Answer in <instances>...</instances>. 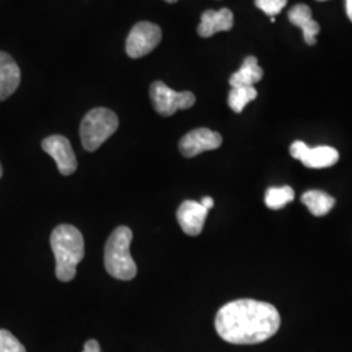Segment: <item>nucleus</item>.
<instances>
[{"label": "nucleus", "instance_id": "1a4fd4ad", "mask_svg": "<svg viewBox=\"0 0 352 352\" xmlns=\"http://www.w3.org/2000/svg\"><path fill=\"white\" fill-rule=\"evenodd\" d=\"M42 149L56 162L62 175H72L77 168V160L71 142L60 135H54L42 141Z\"/></svg>", "mask_w": 352, "mask_h": 352}, {"label": "nucleus", "instance_id": "a211bd4d", "mask_svg": "<svg viewBox=\"0 0 352 352\" xmlns=\"http://www.w3.org/2000/svg\"><path fill=\"white\" fill-rule=\"evenodd\" d=\"M0 352H26V350L11 331L0 329Z\"/></svg>", "mask_w": 352, "mask_h": 352}, {"label": "nucleus", "instance_id": "412c9836", "mask_svg": "<svg viewBox=\"0 0 352 352\" xmlns=\"http://www.w3.org/2000/svg\"><path fill=\"white\" fill-rule=\"evenodd\" d=\"M204 208H206L208 210H210L214 206V200L212 197H204L201 201H200Z\"/></svg>", "mask_w": 352, "mask_h": 352}, {"label": "nucleus", "instance_id": "f03ea898", "mask_svg": "<svg viewBox=\"0 0 352 352\" xmlns=\"http://www.w3.org/2000/svg\"><path fill=\"white\" fill-rule=\"evenodd\" d=\"M50 244L55 256V276L62 282H71L85 254L82 234L72 225H60L54 228Z\"/></svg>", "mask_w": 352, "mask_h": 352}, {"label": "nucleus", "instance_id": "f3484780", "mask_svg": "<svg viewBox=\"0 0 352 352\" xmlns=\"http://www.w3.org/2000/svg\"><path fill=\"white\" fill-rule=\"evenodd\" d=\"M257 98V90L254 87H239L232 88L228 94V106L232 111L240 113L244 107Z\"/></svg>", "mask_w": 352, "mask_h": 352}, {"label": "nucleus", "instance_id": "b1692460", "mask_svg": "<svg viewBox=\"0 0 352 352\" xmlns=\"http://www.w3.org/2000/svg\"><path fill=\"white\" fill-rule=\"evenodd\" d=\"M164 1H167V3H176L177 0H164Z\"/></svg>", "mask_w": 352, "mask_h": 352}, {"label": "nucleus", "instance_id": "2eb2a0df", "mask_svg": "<svg viewBox=\"0 0 352 352\" xmlns=\"http://www.w3.org/2000/svg\"><path fill=\"white\" fill-rule=\"evenodd\" d=\"M302 202L308 208V210L316 217H322L330 213L336 205V199L322 190H308L302 193Z\"/></svg>", "mask_w": 352, "mask_h": 352}, {"label": "nucleus", "instance_id": "9b49d317", "mask_svg": "<svg viewBox=\"0 0 352 352\" xmlns=\"http://www.w3.org/2000/svg\"><path fill=\"white\" fill-rule=\"evenodd\" d=\"M21 82V71L12 56L0 51V102L10 98Z\"/></svg>", "mask_w": 352, "mask_h": 352}, {"label": "nucleus", "instance_id": "f8f14e48", "mask_svg": "<svg viewBox=\"0 0 352 352\" xmlns=\"http://www.w3.org/2000/svg\"><path fill=\"white\" fill-rule=\"evenodd\" d=\"M232 26L234 14L228 8H222L219 11L208 10L202 13L201 23L197 28V32L201 37L209 38L219 32H228Z\"/></svg>", "mask_w": 352, "mask_h": 352}, {"label": "nucleus", "instance_id": "423d86ee", "mask_svg": "<svg viewBox=\"0 0 352 352\" xmlns=\"http://www.w3.org/2000/svg\"><path fill=\"white\" fill-rule=\"evenodd\" d=\"M162 41L161 28L149 21H141L132 28L126 42L128 56L139 59L154 50Z\"/></svg>", "mask_w": 352, "mask_h": 352}, {"label": "nucleus", "instance_id": "5701e85b", "mask_svg": "<svg viewBox=\"0 0 352 352\" xmlns=\"http://www.w3.org/2000/svg\"><path fill=\"white\" fill-rule=\"evenodd\" d=\"M3 175V167H1V164H0V177Z\"/></svg>", "mask_w": 352, "mask_h": 352}, {"label": "nucleus", "instance_id": "393cba45", "mask_svg": "<svg viewBox=\"0 0 352 352\" xmlns=\"http://www.w3.org/2000/svg\"><path fill=\"white\" fill-rule=\"evenodd\" d=\"M318 1H325V0H318Z\"/></svg>", "mask_w": 352, "mask_h": 352}, {"label": "nucleus", "instance_id": "4be33fe9", "mask_svg": "<svg viewBox=\"0 0 352 352\" xmlns=\"http://www.w3.org/2000/svg\"><path fill=\"white\" fill-rule=\"evenodd\" d=\"M346 12L352 23V0H346Z\"/></svg>", "mask_w": 352, "mask_h": 352}, {"label": "nucleus", "instance_id": "9d476101", "mask_svg": "<svg viewBox=\"0 0 352 352\" xmlns=\"http://www.w3.org/2000/svg\"><path fill=\"white\" fill-rule=\"evenodd\" d=\"M208 212L209 210L204 208L200 202L187 200L179 206L176 218L182 230L187 235L197 236L201 234Z\"/></svg>", "mask_w": 352, "mask_h": 352}, {"label": "nucleus", "instance_id": "6ab92c4d", "mask_svg": "<svg viewBox=\"0 0 352 352\" xmlns=\"http://www.w3.org/2000/svg\"><path fill=\"white\" fill-rule=\"evenodd\" d=\"M254 4L267 16L274 17L278 13L282 12L287 4V0H254Z\"/></svg>", "mask_w": 352, "mask_h": 352}, {"label": "nucleus", "instance_id": "dca6fc26", "mask_svg": "<svg viewBox=\"0 0 352 352\" xmlns=\"http://www.w3.org/2000/svg\"><path fill=\"white\" fill-rule=\"evenodd\" d=\"M295 192L289 186L270 187L265 193V205L272 210L283 209L287 204L294 201Z\"/></svg>", "mask_w": 352, "mask_h": 352}, {"label": "nucleus", "instance_id": "6e6552de", "mask_svg": "<svg viewBox=\"0 0 352 352\" xmlns=\"http://www.w3.org/2000/svg\"><path fill=\"white\" fill-rule=\"evenodd\" d=\"M222 145V136L209 128H197L183 136L179 142L180 153L192 158L204 151H215Z\"/></svg>", "mask_w": 352, "mask_h": 352}, {"label": "nucleus", "instance_id": "ddd939ff", "mask_svg": "<svg viewBox=\"0 0 352 352\" xmlns=\"http://www.w3.org/2000/svg\"><path fill=\"white\" fill-rule=\"evenodd\" d=\"M289 20L291 24L302 28L304 41L307 42V45H316V36L320 33V25L312 19V11L308 6H294L289 10Z\"/></svg>", "mask_w": 352, "mask_h": 352}, {"label": "nucleus", "instance_id": "f257e3e1", "mask_svg": "<svg viewBox=\"0 0 352 352\" xmlns=\"http://www.w3.org/2000/svg\"><path fill=\"white\" fill-rule=\"evenodd\" d=\"M280 327L277 308L269 302L239 299L225 304L215 316V330L232 344H256L272 338Z\"/></svg>", "mask_w": 352, "mask_h": 352}, {"label": "nucleus", "instance_id": "0eeeda50", "mask_svg": "<svg viewBox=\"0 0 352 352\" xmlns=\"http://www.w3.org/2000/svg\"><path fill=\"white\" fill-rule=\"evenodd\" d=\"M289 154L308 168H327L334 166L340 160L337 149L325 145L309 148L302 141H294L289 146Z\"/></svg>", "mask_w": 352, "mask_h": 352}, {"label": "nucleus", "instance_id": "4468645a", "mask_svg": "<svg viewBox=\"0 0 352 352\" xmlns=\"http://www.w3.org/2000/svg\"><path fill=\"white\" fill-rule=\"evenodd\" d=\"M264 76L263 68L258 65L256 56H248L244 59L239 69L230 77V85L232 88L253 87Z\"/></svg>", "mask_w": 352, "mask_h": 352}, {"label": "nucleus", "instance_id": "20e7f679", "mask_svg": "<svg viewBox=\"0 0 352 352\" xmlns=\"http://www.w3.org/2000/svg\"><path fill=\"white\" fill-rule=\"evenodd\" d=\"M118 126L119 119L111 110L104 107L90 110L80 126V138L84 149L88 151L100 149L102 144L116 132Z\"/></svg>", "mask_w": 352, "mask_h": 352}, {"label": "nucleus", "instance_id": "aec40b11", "mask_svg": "<svg viewBox=\"0 0 352 352\" xmlns=\"http://www.w3.org/2000/svg\"><path fill=\"white\" fill-rule=\"evenodd\" d=\"M82 352H101V346L96 340H89L85 346H84V351Z\"/></svg>", "mask_w": 352, "mask_h": 352}, {"label": "nucleus", "instance_id": "39448f33", "mask_svg": "<svg viewBox=\"0 0 352 352\" xmlns=\"http://www.w3.org/2000/svg\"><path fill=\"white\" fill-rule=\"evenodd\" d=\"M151 100L157 113L162 116H171L177 110L190 109L196 97L190 91H175L162 81H155L151 84Z\"/></svg>", "mask_w": 352, "mask_h": 352}, {"label": "nucleus", "instance_id": "7ed1b4c3", "mask_svg": "<svg viewBox=\"0 0 352 352\" xmlns=\"http://www.w3.org/2000/svg\"><path fill=\"white\" fill-rule=\"evenodd\" d=\"M133 234L131 228L120 226L113 230L104 247V267L111 277L120 280H131L138 274V266L131 256V241Z\"/></svg>", "mask_w": 352, "mask_h": 352}]
</instances>
